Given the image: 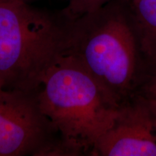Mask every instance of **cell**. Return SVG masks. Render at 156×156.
<instances>
[{"label": "cell", "instance_id": "2", "mask_svg": "<svg viewBox=\"0 0 156 156\" xmlns=\"http://www.w3.org/2000/svg\"><path fill=\"white\" fill-rule=\"evenodd\" d=\"M74 20L64 9L28 0H0V80L5 89L35 92L67 53Z\"/></svg>", "mask_w": 156, "mask_h": 156}, {"label": "cell", "instance_id": "8", "mask_svg": "<svg viewBox=\"0 0 156 156\" xmlns=\"http://www.w3.org/2000/svg\"><path fill=\"white\" fill-rule=\"evenodd\" d=\"M111 0H68V5L63 9L68 16L75 20L103 7Z\"/></svg>", "mask_w": 156, "mask_h": 156}, {"label": "cell", "instance_id": "5", "mask_svg": "<svg viewBox=\"0 0 156 156\" xmlns=\"http://www.w3.org/2000/svg\"><path fill=\"white\" fill-rule=\"evenodd\" d=\"M91 155L156 156V129L145 107L134 98L121 106L112 127Z\"/></svg>", "mask_w": 156, "mask_h": 156}, {"label": "cell", "instance_id": "3", "mask_svg": "<svg viewBox=\"0 0 156 156\" xmlns=\"http://www.w3.org/2000/svg\"><path fill=\"white\" fill-rule=\"evenodd\" d=\"M36 95L71 155L91 154L121 107L81 63L67 54L48 69Z\"/></svg>", "mask_w": 156, "mask_h": 156}, {"label": "cell", "instance_id": "7", "mask_svg": "<svg viewBox=\"0 0 156 156\" xmlns=\"http://www.w3.org/2000/svg\"><path fill=\"white\" fill-rule=\"evenodd\" d=\"M134 98L145 107L156 129V69L146 83L144 90H140V94L137 93Z\"/></svg>", "mask_w": 156, "mask_h": 156}, {"label": "cell", "instance_id": "9", "mask_svg": "<svg viewBox=\"0 0 156 156\" xmlns=\"http://www.w3.org/2000/svg\"><path fill=\"white\" fill-rule=\"evenodd\" d=\"M4 89H5V87H4V85H3L2 82L0 80V94H1V93L2 92Z\"/></svg>", "mask_w": 156, "mask_h": 156}, {"label": "cell", "instance_id": "6", "mask_svg": "<svg viewBox=\"0 0 156 156\" xmlns=\"http://www.w3.org/2000/svg\"><path fill=\"white\" fill-rule=\"evenodd\" d=\"M141 52L156 63V0H128Z\"/></svg>", "mask_w": 156, "mask_h": 156}, {"label": "cell", "instance_id": "1", "mask_svg": "<svg viewBox=\"0 0 156 156\" xmlns=\"http://www.w3.org/2000/svg\"><path fill=\"white\" fill-rule=\"evenodd\" d=\"M140 51L128 0H111L75 19L67 54L75 57L119 106L140 83Z\"/></svg>", "mask_w": 156, "mask_h": 156}, {"label": "cell", "instance_id": "4", "mask_svg": "<svg viewBox=\"0 0 156 156\" xmlns=\"http://www.w3.org/2000/svg\"><path fill=\"white\" fill-rule=\"evenodd\" d=\"M70 155L36 91L4 89L0 94V156Z\"/></svg>", "mask_w": 156, "mask_h": 156}]
</instances>
